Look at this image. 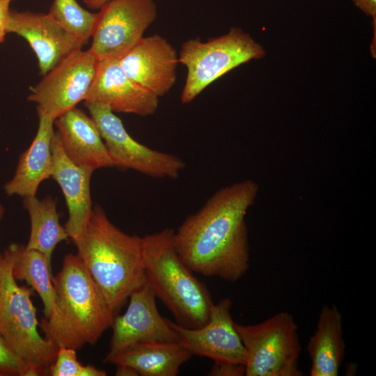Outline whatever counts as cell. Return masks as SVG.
<instances>
[{
  "mask_svg": "<svg viewBox=\"0 0 376 376\" xmlns=\"http://www.w3.org/2000/svg\"><path fill=\"white\" fill-rule=\"evenodd\" d=\"M13 274L17 281H24L36 291L43 304L45 318H48L54 308L56 295L52 265L45 256L19 244L13 262Z\"/></svg>",
  "mask_w": 376,
  "mask_h": 376,
  "instance_id": "22",
  "label": "cell"
},
{
  "mask_svg": "<svg viewBox=\"0 0 376 376\" xmlns=\"http://www.w3.org/2000/svg\"><path fill=\"white\" fill-rule=\"evenodd\" d=\"M23 204L31 222L30 236L25 248L42 253L52 265L56 245L69 236L59 221L56 199L48 196L42 200L36 196L24 197Z\"/></svg>",
  "mask_w": 376,
  "mask_h": 376,
  "instance_id": "21",
  "label": "cell"
},
{
  "mask_svg": "<svg viewBox=\"0 0 376 376\" xmlns=\"http://www.w3.org/2000/svg\"><path fill=\"white\" fill-rule=\"evenodd\" d=\"M155 0H111L100 8L90 50L98 61L120 58L156 20Z\"/></svg>",
  "mask_w": 376,
  "mask_h": 376,
  "instance_id": "9",
  "label": "cell"
},
{
  "mask_svg": "<svg viewBox=\"0 0 376 376\" xmlns=\"http://www.w3.org/2000/svg\"><path fill=\"white\" fill-rule=\"evenodd\" d=\"M6 31L27 41L37 57L40 72L43 76L87 43L65 30L49 13L10 9Z\"/></svg>",
  "mask_w": 376,
  "mask_h": 376,
  "instance_id": "13",
  "label": "cell"
},
{
  "mask_svg": "<svg viewBox=\"0 0 376 376\" xmlns=\"http://www.w3.org/2000/svg\"><path fill=\"white\" fill-rule=\"evenodd\" d=\"M13 0H0V43L5 40L8 21L10 5Z\"/></svg>",
  "mask_w": 376,
  "mask_h": 376,
  "instance_id": "27",
  "label": "cell"
},
{
  "mask_svg": "<svg viewBox=\"0 0 376 376\" xmlns=\"http://www.w3.org/2000/svg\"><path fill=\"white\" fill-rule=\"evenodd\" d=\"M65 30L88 42L97 20V13L83 8L77 0H54L48 13Z\"/></svg>",
  "mask_w": 376,
  "mask_h": 376,
  "instance_id": "23",
  "label": "cell"
},
{
  "mask_svg": "<svg viewBox=\"0 0 376 376\" xmlns=\"http://www.w3.org/2000/svg\"><path fill=\"white\" fill-rule=\"evenodd\" d=\"M84 102L107 106L113 112L145 117L156 112L159 97L130 79L119 59L110 58L98 61Z\"/></svg>",
  "mask_w": 376,
  "mask_h": 376,
  "instance_id": "15",
  "label": "cell"
},
{
  "mask_svg": "<svg viewBox=\"0 0 376 376\" xmlns=\"http://www.w3.org/2000/svg\"><path fill=\"white\" fill-rule=\"evenodd\" d=\"M111 0H83L84 3L90 8L100 9L103 5Z\"/></svg>",
  "mask_w": 376,
  "mask_h": 376,
  "instance_id": "30",
  "label": "cell"
},
{
  "mask_svg": "<svg viewBox=\"0 0 376 376\" xmlns=\"http://www.w3.org/2000/svg\"><path fill=\"white\" fill-rule=\"evenodd\" d=\"M116 375L117 376H137L139 375V373L135 369H134L131 366H129L127 365L118 364V365H116Z\"/></svg>",
  "mask_w": 376,
  "mask_h": 376,
  "instance_id": "29",
  "label": "cell"
},
{
  "mask_svg": "<svg viewBox=\"0 0 376 376\" xmlns=\"http://www.w3.org/2000/svg\"><path fill=\"white\" fill-rule=\"evenodd\" d=\"M307 350L311 361V376H336L345 357L342 314L335 304L322 308L317 329Z\"/></svg>",
  "mask_w": 376,
  "mask_h": 376,
  "instance_id": "19",
  "label": "cell"
},
{
  "mask_svg": "<svg viewBox=\"0 0 376 376\" xmlns=\"http://www.w3.org/2000/svg\"><path fill=\"white\" fill-rule=\"evenodd\" d=\"M258 191L250 179L221 188L174 230L175 251L193 272L230 282L246 274L249 248L245 216Z\"/></svg>",
  "mask_w": 376,
  "mask_h": 376,
  "instance_id": "1",
  "label": "cell"
},
{
  "mask_svg": "<svg viewBox=\"0 0 376 376\" xmlns=\"http://www.w3.org/2000/svg\"><path fill=\"white\" fill-rule=\"evenodd\" d=\"M192 354L182 342H141L113 357L109 363L132 367L141 376H175Z\"/></svg>",
  "mask_w": 376,
  "mask_h": 376,
  "instance_id": "20",
  "label": "cell"
},
{
  "mask_svg": "<svg viewBox=\"0 0 376 376\" xmlns=\"http://www.w3.org/2000/svg\"><path fill=\"white\" fill-rule=\"evenodd\" d=\"M52 283L54 308L39 325L45 338L58 347L79 350L95 345L111 327L116 315L77 254L65 256Z\"/></svg>",
  "mask_w": 376,
  "mask_h": 376,
  "instance_id": "3",
  "label": "cell"
},
{
  "mask_svg": "<svg viewBox=\"0 0 376 376\" xmlns=\"http://www.w3.org/2000/svg\"><path fill=\"white\" fill-rule=\"evenodd\" d=\"M173 232L172 228H164L142 237L146 283L178 324L201 328L208 322L214 302L206 285L177 253Z\"/></svg>",
  "mask_w": 376,
  "mask_h": 376,
  "instance_id": "4",
  "label": "cell"
},
{
  "mask_svg": "<svg viewBox=\"0 0 376 376\" xmlns=\"http://www.w3.org/2000/svg\"><path fill=\"white\" fill-rule=\"evenodd\" d=\"M114 166L133 169L152 178L176 179L185 167L180 157L134 140L122 120L107 106L85 102Z\"/></svg>",
  "mask_w": 376,
  "mask_h": 376,
  "instance_id": "8",
  "label": "cell"
},
{
  "mask_svg": "<svg viewBox=\"0 0 376 376\" xmlns=\"http://www.w3.org/2000/svg\"><path fill=\"white\" fill-rule=\"evenodd\" d=\"M126 75L140 86L158 97L167 94L177 79L178 55L164 37L152 34L119 58Z\"/></svg>",
  "mask_w": 376,
  "mask_h": 376,
  "instance_id": "14",
  "label": "cell"
},
{
  "mask_svg": "<svg viewBox=\"0 0 376 376\" xmlns=\"http://www.w3.org/2000/svg\"><path fill=\"white\" fill-rule=\"evenodd\" d=\"M98 60L90 49L69 54L30 87L28 100L54 120L84 100L95 75Z\"/></svg>",
  "mask_w": 376,
  "mask_h": 376,
  "instance_id": "10",
  "label": "cell"
},
{
  "mask_svg": "<svg viewBox=\"0 0 376 376\" xmlns=\"http://www.w3.org/2000/svg\"><path fill=\"white\" fill-rule=\"evenodd\" d=\"M155 298L147 283L130 295L125 313L114 316L109 350L104 363H109L116 355L138 343L180 341L169 319L159 314Z\"/></svg>",
  "mask_w": 376,
  "mask_h": 376,
  "instance_id": "11",
  "label": "cell"
},
{
  "mask_svg": "<svg viewBox=\"0 0 376 376\" xmlns=\"http://www.w3.org/2000/svg\"><path fill=\"white\" fill-rule=\"evenodd\" d=\"M208 375L210 376H242L245 375V366L243 364L214 362Z\"/></svg>",
  "mask_w": 376,
  "mask_h": 376,
  "instance_id": "26",
  "label": "cell"
},
{
  "mask_svg": "<svg viewBox=\"0 0 376 376\" xmlns=\"http://www.w3.org/2000/svg\"><path fill=\"white\" fill-rule=\"evenodd\" d=\"M265 54L263 47L238 27L205 42L198 38L185 41L178 54L180 64L187 69L182 103H190L219 77L251 60L262 58Z\"/></svg>",
  "mask_w": 376,
  "mask_h": 376,
  "instance_id": "6",
  "label": "cell"
},
{
  "mask_svg": "<svg viewBox=\"0 0 376 376\" xmlns=\"http://www.w3.org/2000/svg\"><path fill=\"white\" fill-rule=\"evenodd\" d=\"M54 124L64 152L75 164L93 171L114 166L95 123L82 110L74 107Z\"/></svg>",
  "mask_w": 376,
  "mask_h": 376,
  "instance_id": "17",
  "label": "cell"
},
{
  "mask_svg": "<svg viewBox=\"0 0 376 376\" xmlns=\"http://www.w3.org/2000/svg\"><path fill=\"white\" fill-rule=\"evenodd\" d=\"M4 212H5L4 207L0 204V222L3 217Z\"/></svg>",
  "mask_w": 376,
  "mask_h": 376,
  "instance_id": "31",
  "label": "cell"
},
{
  "mask_svg": "<svg viewBox=\"0 0 376 376\" xmlns=\"http://www.w3.org/2000/svg\"><path fill=\"white\" fill-rule=\"evenodd\" d=\"M37 112L39 123L36 135L28 149L21 154L13 178L4 185L9 196H36L40 184L52 175L54 119Z\"/></svg>",
  "mask_w": 376,
  "mask_h": 376,
  "instance_id": "18",
  "label": "cell"
},
{
  "mask_svg": "<svg viewBox=\"0 0 376 376\" xmlns=\"http://www.w3.org/2000/svg\"><path fill=\"white\" fill-rule=\"evenodd\" d=\"M19 244L0 253V334L26 362L34 376L49 375L58 347L38 331L40 322L31 297L33 289L19 285L13 265Z\"/></svg>",
  "mask_w": 376,
  "mask_h": 376,
  "instance_id": "5",
  "label": "cell"
},
{
  "mask_svg": "<svg viewBox=\"0 0 376 376\" xmlns=\"http://www.w3.org/2000/svg\"><path fill=\"white\" fill-rule=\"evenodd\" d=\"M228 298L212 306L208 322L202 327L188 328L169 320L185 346L192 355L245 366L246 352L230 315Z\"/></svg>",
  "mask_w": 376,
  "mask_h": 376,
  "instance_id": "12",
  "label": "cell"
},
{
  "mask_svg": "<svg viewBox=\"0 0 376 376\" xmlns=\"http://www.w3.org/2000/svg\"><path fill=\"white\" fill-rule=\"evenodd\" d=\"M0 376H34L26 362L1 334Z\"/></svg>",
  "mask_w": 376,
  "mask_h": 376,
  "instance_id": "25",
  "label": "cell"
},
{
  "mask_svg": "<svg viewBox=\"0 0 376 376\" xmlns=\"http://www.w3.org/2000/svg\"><path fill=\"white\" fill-rule=\"evenodd\" d=\"M354 4L366 15L376 19V0H352Z\"/></svg>",
  "mask_w": 376,
  "mask_h": 376,
  "instance_id": "28",
  "label": "cell"
},
{
  "mask_svg": "<svg viewBox=\"0 0 376 376\" xmlns=\"http://www.w3.org/2000/svg\"><path fill=\"white\" fill-rule=\"evenodd\" d=\"M51 148V177L57 182L64 195L68 210L64 228L72 240L83 230L93 210L90 182L94 171L78 166L69 159L57 132H54Z\"/></svg>",
  "mask_w": 376,
  "mask_h": 376,
  "instance_id": "16",
  "label": "cell"
},
{
  "mask_svg": "<svg viewBox=\"0 0 376 376\" xmlns=\"http://www.w3.org/2000/svg\"><path fill=\"white\" fill-rule=\"evenodd\" d=\"M79 256L115 315L146 283L142 237L116 227L99 205L72 239Z\"/></svg>",
  "mask_w": 376,
  "mask_h": 376,
  "instance_id": "2",
  "label": "cell"
},
{
  "mask_svg": "<svg viewBox=\"0 0 376 376\" xmlns=\"http://www.w3.org/2000/svg\"><path fill=\"white\" fill-rule=\"evenodd\" d=\"M246 352V376H301V347L293 316L279 312L251 325L235 322Z\"/></svg>",
  "mask_w": 376,
  "mask_h": 376,
  "instance_id": "7",
  "label": "cell"
},
{
  "mask_svg": "<svg viewBox=\"0 0 376 376\" xmlns=\"http://www.w3.org/2000/svg\"><path fill=\"white\" fill-rule=\"evenodd\" d=\"M106 371L92 365L84 366L77 359V350L59 347L54 362L50 367L51 376H105Z\"/></svg>",
  "mask_w": 376,
  "mask_h": 376,
  "instance_id": "24",
  "label": "cell"
}]
</instances>
